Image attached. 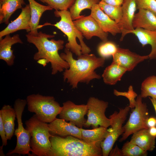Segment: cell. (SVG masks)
Here are the masks:
<instances>
[{"mask_svg":"<svg viewBox=\"0 0 156 156\" xmlns=\"http://www.w3.org/2000/svg\"><path fill=\"white\" fill-rule=\"evenodd\" d=\"M91 10L90 15L104 32L109 33L114 36L121 33V30L118 24L106 14L101 9L98 4L94 5Z\"/></svg>","mask_w":156,"mask_h":156,"instance_id":"17","label":"cell"},{"mask_svg":"<svg viewBox=\"0 0 156 156\" xmlns=\"http://www.w3.org/2000/svg\"><path fill=\"white\" fill-rule=\"evenodd\" d=\"M137 9L150 11L156 16V0H135Z\"/></svg>","mask_w":156,"mask_h":156,"instance_id":"34","label":"cell"},{"mask_svg":"<svg viewBox=\"0 0 156 156\" xmlns=\"http://www.w3.org/2000/svg\"><path fill=\"white\" fill-rule=\"evenodd\" d=\"M3 122L8 140H10L15 131L14 121L16 117L14 108L9 105H4L0 110Z\"/></svg>","mask_w":156,"mask_h":156,"instance_id":"24","label":"cell"},{"mask_svg":"<svg viewBox=\"0 0 156 156\" xmlns=\"http://www.w3.org/2000/svg\"><path fill=\"white\" fill-rule=\"evenodd\" d=\"M100 0H75L73 4L69 8L70 13L73 21L76 20L82 15L81 12L86 9H91L95 4H98Z\"/></svg>","mask_w":156,"mask_h":156,"instance_id":"27","label":"cell"},{"mask_svg":"<svg viewBox=\"0 0 156 156\" xmlns=\"http://www.w3.org/2000/svg\"><path fill=\"white\" fill-rule=\"evenodd\" d=\"M127 70L116 63L112 62L105 69L102 75L104 82L107 84L114 85L120 80Z\"/></svg>","mask_w":156,"mask_h":156,"instance_id":"25","label":"cell"},{"mask_svg":"<svg viewBox=\"0 0 156 156\" xmlns=\"http://www.w3.org/2000/svg\"><path fill=\"white\" fill-rule=\"evenodd\" d=\"M118 47L114 43L107 41L103 42L98 47V53L101 57H108L113 56L116 52Z\"/></svg>","mask_w":156,"mask_h":156,"instance_id":"31","label":"cell"},{"mask_svg":"<svg viewBox=\"0 0 156 156\" xmlns=\"http://www.w3.org/2000/svg\"><path fill=\"white\" fill-rule=\"evenodd\" d=\"M98 5L102 11L112 19L119 23L122 17L121 6L114 5L100 1Z\"/></svg>","mask_w":156,"mask_h":156,"instance_id":"29","label":"cell"},{"mask_svg":"<svg viewBox=\"0 0 156 156\" xmlns=\"http://www.w3.org/2000/svg\"><path fill=\"white\" fill-rule=\"evenodd\" d=\"M87 111V104L77 105L68 101L63 103L59 117L66 121H69L79 128H82L87 120L84 116Z\"/></svg>","mask_w":156,"mask_h":156,"instance_id":"11","label":"cell"},{"mask_svg":"<svg viewBox=\"0 0 156 156\" xmlns=\"http://www.w3.org/2000/svg\"><path fill=\"white\" fill-rule=\"evenodd\" d=\"M114 94L116 96H123L127 98L129 101V106L130 108H134L136 105L135 98L138 96L137 94L133 90V86L131 85L127 92H119L116 90H114Z\"/></svg>","mask_w":156,"mask_h":156,"instance_id":"33","label":"cell"},{"mask_svg":"<svg viewBox=\"0 0 156 156\" xmlns=\"http://www.w3.org/2000/svg\"><path fill=\"white\" fill-rule=\"evenodd\" d=\"M121 149L123 156H146L148 154L147 151L129 141L123 144Z\"/></svg>","mask_w":156,"mask_h":156,"instance_id":"30","label":"cell"},{"mask_svg":"<svg viewBox=\"0 0 156 156\" xmlns=\"http://www.w3.org/2000/svg\"><path fill=\"white\" fill-rule=\"evenodd\" d=\"M130 109L129 106L119 109L118 112L115 111L109 116L112 127L108 129L109 132L107 135L100 143L103 156H108L115 142L124 132L122 125L126 119Z\"/></svg>","mask_w":156,"mask_h":156,"instance_id":"9","label":"cell"},{"mask_svg":"<svg viewBox=\"0 0 156 156\" xmlns=\"http://www.w3.org/2000/svg\"><path fill=\"white\" fill-rule=\"evenodd\" d=\"M25 124L30 133L33 156H47L52 146L50 138L52 135L48 124L39 120L34 114L25 121Z\"/></svg>","mask_w":156,"mask_h":156,"instance_id":"5","label":"cell"},{"mask_svg":"<svg viewBox=\"0 0 156 156\" xmlns=\"http://www.w3.org/2000/svg\"><path fill=\"white\" fill-rule=\"evenodd\" d=\"M21 9V12L18 17L0 32V39L6 35L19 30H25L28 33L30 31L31 12L29 4L26 5Z\"/></svg>","mask_w":156,"mask_h":156,"instance_id":"14","label":"cell"},{"mask_svg":"<svg viewBox=\"0 0 156 156\" xmlns=\"http://www.w3.org/2000/svg\"><path fill=\"white\" fill-rule=\"evenodd\" d=\"M53 9L57 10H68L73 4L75 0H39Z\"/></svg>","mask_w":156,"mask_h":156,"instance_id":"32","label":"cell"},{"mask_svg":"<svg viewBox=\"0 0 156 156\" xmlns=\"http://www.w3.org/2000/svg\"><path fill=\"white\" fill-rule=\"evenodd\" d=\"M0 135L3 146H6L7 144V140L5 131L4 127L1 116L0 115Z\"/></svg>","mask_w":156,"mask_h":156,"instance_id":"35","label":"cell"},{"mask_svg":"<svg viewBox=\"0 0 156 156\" xmlns=\"http://www.w3.org/2000/svg\"><path fill=\"white\" fill-rule=\"evenodd\" d=\"M26 100L28 111L35 113L38 118L46 123L53 121L62 109L52 96L32 94L28 96Z\"/></svg>","mask_w":156,"mask_h":156,"instance_id":"6","label":"cell"},{"mask_svg":"<svg viewBox=\"0 0 156 156\" xmlns=\"http://www.w3.org/2000/svg\"><path fill=\"white\" fill-rule=\"evenodd\" d=\"M4 146L2 145L0 147V156H5V155L3 151V147Z\"/></svg>","mask_w":156,"mask_h":156,"instance_id":"42","label":"cell"},{"mask_svg":"<svg viewBox=\"0 0 156 156\" xmlns=\"http://www.w3.org/2000/svg\"><path fill=\"white\" fill-rule=\"evenodd\" d=\"M64 51L60 55L68 63L69 68L64 72L63 79L64 81L67 80L73 88H77L79 82L88 84L93 79L101 78L95 70L103 66L105 58L97 57L94 54L88 53L82 54L75 60L70 50L65 48Z\"/></svg>","mask_w":156,"mask_h":156,"instance_id":"1","label":"cell"},{"mask_svg":"<svg viewBox=\"0 0 156 156\" xmlns=\"http://www.w3.org/2000/svg\"><path fill=\"white\" fill-rule=\"evenodd\" d=\"M48 125L52 135L64 137L70 135L82 140L80 128L70 122H67L64 119L56 118Z\"/></svg>","mask_w":156,"mask_h":156,"instance_id":"16","label":"cell"},{"mask_svg":"<svg viewBox=\"0 0 156 156\" xmlns=\"http://www.w3.org/2000/svg\"><path fill=\"white\" fill-rule=\"evenodd\" d=\"M140 95L142 98L151 97L156 99V76H150L144 80L141 84Z\"/></svg>","mask_w":156,"mask_h":156,"instance_id":"28","label":"cell"},{"mask_svg":"<svg viewBox=\"0 0 156 156\" xmlns=\"http://www.w3.org/2000/svg\"><path fill=\"white\" fill-rule=\"evenodd\" d=\"M121 7L122 17L118 24L121 31L120 41H122L128 31L134 29L132 23L137 9L135 0H123Z\"/></svg>","mask_w":156,"mask_h":156,"instance_id":"15","label":"cell"},{"mask_svg":"<svg viewBox=\"0 0 156 156\" xmlns=\"http://www.w3.org/2000/svg\"><path fill=\"white\" fill-rule=\"evenodd\" d=\"M133 134L130 141L131 143L147 151H153L155 148L156 138L150 135L148 129H141Z\"/></svg>","mask_w":156,"mask_h":156,"instance_id":"21","label":"cell"},{"mask_svg":"<svg viewBox=\"0 0 156 156\" xmlns=\"http://www.w3.org/2000/svg\"><path fill=\"white\" fill-rule=\"evenodd\" d=\"M147 125L149 128L156 126V118L153 117H149L147 121Z\"/></svg>","mask_w":156,"mask_h":156,"instance_id":"38","label":"cell"},{"mask_svg":"<svg viewBox=\"0 0 156 156\" xmlns=\"http://www.w3.org/2000/svg\"><path fill=\"white\" fill-rule=\"evenodd\" d=\"M149 132L152 136L156 138V127H153L148 129Z\"/></svg>","mask_w":156,"mask_h":156,"instance_id":"39","label":"cell"},{"mask_svg":"<svg viewBox=\"0 0 156 156\" xmlns=\"http://www.w3.org/2000/svg\"><path fill=\"white\" fill-rule=\"evenodd\" d=\"M51 148L47 156H101V143H88L76 137L52 135Z\"/></svg>","mask_w":156,"mask_h":156,"instance_id":"3","label":"cell"},{"mask_svg":"<svg viewBox=\"0 0 156 156\" xmlns=\"http://www.w3.org/2000/svg\"><path fill=\"white\" fill-rule=\"evenodd\" d=\"M31 12V19L30 23V34L36 35L38 33V29L39 21L42 14L47 10H51L53 8L47 5H41L35 0H28Z\"/></svg>","mask_w":156,"mask_h":156,"instance_id":"22","label":"cell"},{"mask_svg":"<svg viewBox=\"0 0 156 156\" xmlns=\"http://www.w3.org/2000/svg\"><path fill=\"white\" fill-rule=\"evenodd\" d=\"M101 1L112 5L121 6L123 0H101Z\"/></svg>","mask_w":156,"mask_h":156,"instance_id":"37","label":"cell"},{"mask_svg":"<svg viewBox=\"0 0 156 156\" xmlns=\"http://www.w3.org/2000/svg\"><path fill=\"white\" fill-rule=\"evenodd\" d=\"M134 34L142 47L147 44L151 46V50L149 55L150 60H156V31H150L137 28L128 31L127 34Z\"/></svg>","mask_w":156,"mask_h":156,"instance_id":"20","label":"cell"},{"mask_svg":"<svg viewBox=\"0 0 156 156\" xmlns=\"http://www.w3.org/2000/svg\"><path fill=\"white\" fill-rule=\"evenodd\" d=\"M142 98L140 95L137 96L136 105L128 120L123 126L124 132L119 142L126 140L130 135L139 130L149 129L147 125L148 109L146 103L142 102Z\"/></svg>","mask_w":156,"mask_h":156,"instance_id":"8","label":"cell"},{"mask_svg":"<svg viewBox=\"0 0 156 156\" xmlns=\"http://www.w3.org/2000/svg\"><path fill=\"white\" fill-rule=\"evenodd\" d=\"M82 140L88 143H101L107 135L109 131L107 128L100 126L92 130L80 128Z\"/></svg>","mask_w":156,"mask_h":156,"instance_id":"26","label":"cell"},{"mask_svg":"<svg viewBox=\"0 0 156 156\" xmlns=\"http://www.w3.org/2000/svg\"><path fill=\"white\" fill-rule=\"evenodd\" d=\"M37 62L39 64L42 65L44 66H46L47 63H48L47 60L44 59H41L37 61Z\"/></svg>","mask_w":156,"mask_h":156,"instance_id":"40","label":"cell"},{"mask_svg":"<svg viewBox=\"0 0 156 156\" xmlns=\"http://www.w3.org/2000/svg\"><path fill=\"white\" fill-rule=\"evenodd\" d=\"M150 100L153 106L156 114V99L149 97Z\"/></svg>","mask_w":156,"mask_h":156,"instance_id":"41","label":"cell"},{"mask_svg":"<svg viewBox=\"0 0 156 156\" xmlns=\"http://www.w3.org/2000/svg\"><path fill=\"white\" fill-rule=\"evenodd\" d=\"M135 15L132 23L133 28L156 31V16L147 10L140 9Z\"/></svg>","mask_w":156,"mask_h":156,"instance_id":"19","label":"cell"},{"mask_svg":"<svg viewBox=\"0 0 156 156\" xmlns=\"http://www.w3.org/2000/svg\"><path fill=\"white\" fill-rule=\"evenodd\" d=\"M73 22L77 29L86 39L89 40L96 36L103 42L107 41L108 33L103 31L90 15L87 16L82 15Z\"/></svg>","mask_w":156,"mask_h":156,"instance_id":"12","label":"cell"},{"mask_svg":"<svg viewBox=\"0 0 156 156\" xmlns=\"http://www.w3.org/2000/svg\"><path fill=\"white\" fill-rule=\"evenodd\" d=\"M54 35L47 34L40 31L36 35L29 33L26 35L27 41L34 44L38 52L34 55V60L38 61L41 59L46 60L51 65V74L55 75L69 68L68 63L64 60L58 53V51L64 48V41L62 40H55L52 38Z\"/></svg>","mask_w":156,"mask_h":156,"instance_id":"2","label":"cell"},{"mask_svg":"<svg viewBox=\"0 0 156 156\" xmlns=\"http://www.w3.org/2000/svg\"><path fill=\"white\" fill-rule=\"evenodd\" d=\"M27 104L26 99H18L15 101L14 108L17 119V127L15 130L14 135L16 137V144L15 148L9 151L6 155L16 154L19 155L33 156L30 153L32 152L30 146V133L29 131L25 129L22 122V115Z\"/></svg>","mask_w":156,"mask_h":156,"instance_id":"7","label":"cell"},{"mask_svg":"<svg viewBox=\"0 0 156 156\" xmlns=\"http://www.w3.org/2000/svg\"><path fill=\"white\" fill-rule=\"evenodd\" d=\"M18 43H23L18 34L12 37L8 34L4 38L0 39V59L5 61L9 66L13 65L15 58L13 50L11 49L12 46Z\"/></svg>","mask_w":156,"mask_h":156,"instance_id":"18","label":"cell"},{"mask_svg":"<svg viewBox=\"0 0 156 156\" xmlns=\"http://www.w3.org/2000/svg\"><path fill=\"white\" fill-rule=\"evenodd\" d=\"M108 155L110 156H123L121 149H120L117 145L114 148L111 149Z\"/></svg>","mask_w":156,"mask_h":156,"instance_id":"36","label":"cell"},{"mask_svg":"<svg viewBox=\"0 0 156 156\" xmlns=\"http://www.w3.org/2000/svg\"><path fill=\"white\" fill-rule=\"evenodd\" d=\"M24 5V0H0V23L8 25L12 15Z\"/></svg>","mask_w":156,"mask_h":156,"instance_id":"23","label":"cell"},{"mask_svg":"<svg viewBox=\"0 0 156 156\" xmlns=\"http://www.w3.org/2000/svg\"><path fill=\"white\" fill-rule=\"evenodd\" d=\"M87 105L88 118L83 127H89L91 126L94 129L98 126L106 128L110 126V120L105 114L108 107L107 102L91 97L88 100Z\"/></svg>","mask_w":156,"mask_h":156,"instance_id":"10","label":"cell"},{"mask_svg":"<svg viewBox=\"0 0 156 156\" xmlns=\"http://www.w3.org/2000/svg\"><path fill=\"white\" fill-rule=\"evenodd\" d=\"M54 14L56 17L60 18L59 21L54 24L46 23L43 25H39V28L46 25L54 26L67 36L68 42L65 45L66 48L78 56L82 54L89 53L91 50L84 42V37L75 25L69 11L68 10H55Z\"/></svg>","mask_w":156,"mask_h":156,"instance_id":"4","label":"cell"},{"mask_svg":"<svg viewBox=\"0 0 156 156\" xmlns=\"http://www.w3.org/2000/svg\"><path fill=\"white\" fill-rule=\"evenodd\" d=\"M112 57V62L125 68L127 71H132L139 63L149 59L148 55H141L129 49L118 47L116 52Z\"/></svg>","mask_w":156,"mask_h":156,"instance_id":"13","label":"cell"}]
</instances>
